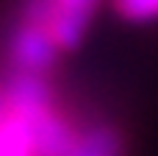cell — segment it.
I'll list each match as a JSON object with an SVG mask.
<instances>
[{
    "label": "cell",
    "instance_id": "2",
    "mask_svg": "<svg viewBox=\"0 0 158 156\" xmlns=\"http://www.w3.org/2000/svg\"><path fill=\"white\" fill-rule=\"evenodd\" d=\"M108 0H8L0 53L28 64H67Z\"/></svg>",
    "mask_w": 158,
    "mask_h": 156
},
{
    "label": "cell",
    "instance_id": "3",
    "mask_svg": "<svg viewBox=\"0 0 158 156\" xmlns=\"http://www.w3.org/2000/svg\"><path fill=\"white\" fill-rule=\"evenodd\" d=\"M108 14L128 25L158 22V0H108Z\"/></svg>",
    "mask_w": 158,
    "mask_h": 156
},
{
    "label": "cell",
    "instance_id": "1",
    "mask_svg": "<svg viewBox=\"0 0 158 156\" xmlns=\"http://www.w3.org/2000/svg\"><path fill=\"white\" fill-rule=\"evenodd\" d=\"M0 156H128V134L64 64L0 53Z\"/></svg>",
    "mask_w": 158,
    "mask_h": 156
}]
</instances>
